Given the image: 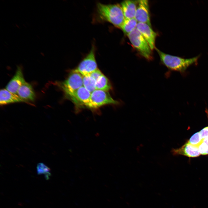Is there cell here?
Segmentation results:
<instances>
[{
    "instance_id": "1",
    "label": "cell",
    "mask_w": 208,
    "mask_h": 208,
    "mask_svg": "<svg viewBox=\"0 0 208 208\" xmlns=\"http://www.w3.org/2000/svg\"><path fill=\"white\" fill-rule=\"evenodd\" d=\"M162 64L170 70L184 73L190 66L196 64L200 55L190 58H185L165 53L155 48Z\"/></svg>"
},
{
    "instance_id": "2",
    "label": "cell",
    "mask_w": 208,
    "mask_h": 208,
    "mask_svg": "<svg viewBox=\"0 0 208 208\" xmlns=\"http://www.w3.org/2000/svg\"><path fill=\"white\" fill-rule=\"evenodd\" d=\"M97 9L101 18L120 28L125 19L120 5L99 3L97 4Z\"/></svg>"
},
{
    "instance_id": "3",
    "label": "cell",
    "mask_w": 208,
    "mask_h": 208,
    "mask_svg": "<svg viewBox=\"0 0 208 208\" xmlns=\"http://www.w3.org/2000/svg\"><path fill=\"white\" fill-rule=\"evenodd\" d=\"M127 36L134 47L142 56L149 61L153 59L152 50L147 41L136 28Z\"/></svg>"
},
{
    "instance_id": "4",
    "label": "cell",
    "mask_w": 208,
    "mask_h": 208,
    "mask_svg": "<svg viewBox=\"0 0 208 208\" xmlns=\"http://www.w3.org/2000/svg\"><path fill=\"white\" fill-rule=\"evenodd\" d=\"M57 84L66 97L83 86V75L73 70L66 79Z\"/></svg>"
},
{
    "instance_id": "5",
    "label": "cell",
    "mask_w": 208,
    "mask_h": 208,
    "mask_svg": "<svg viewBox=\"0 0 208 208\" xmlns=\"http://www.w3.org/2000/svg\"><path fill=\"white\" fill-rule=\"evenodd\" d=\"M90 108L96 109L107 105H117L119 102L114 100L108 91L95 90L91 93Z\"/></svg>"
},
{
    "instance_id": "6",
    "label": "cell",
    "mask_w": 208,
    "mask_h": 208,
    "mask_svg": "<svg viewBox=\"0 0 208 208\" xmlns=\"http://www.w3.org/2000/svg\"><path fill=\"white\" fill-rule=\"evenodd\" d=\"M95 48L92 47L90 51L74 69L83 76L88 75L98 68L95 56Z\"/></svg>"
},
{
    "instance_id": "7",
    "label": "cell",
    "mask_w": 208,
    "mask_h": 208,
    "mask_svg": "<svg viewBox=\"0 0 208 208\" xmlns=\"http://www.w3.org/2000/svg\"><path fill=\"white\" fill-rule=\"evenodd\" d=\"M91 93L82 86L66 97L77 106L90 108Z\"/></svg>"
},
{
    "instance_id": "8",
    "label": "cell",
    "mask_w": 208,
    "mask_h": 208,
    "mask_svg": "<svg viewBox=\"0 0 208 208\" xmlns=\"http://www.w3.org/2000/svg\"><path fill=\"white\" fill-rule=\"evenodd\" d=\"M149 7L148 0H138L135 18L138 23H145L151 27Z\"/></svg>"
},
{
    "instance_id": "9",
    "label": "cell",
    "mask_w": 208,
    "mask_h": 208,
    "mask_svg": "<svg viewBox=\"0 0 208 208\" xmlns=\"http://www.w3.org/2000/svg\"><path fill=\"white\" fill-rule=\"evenodd\" d=\"M136 29L139 31L148 44L151 49H155V41L157 34L147 24L138 23Z\"/></svg>"
},
{
    "instance_id": "10",
    "label": "cell",
    "mask_w": 208,
    "mask_h": 208,
    "mask_svg": "<svg viewBox=\"0 0 208 208\" xmlns=\"http://www.w3.org/2000/svg\"><path fill=\"white\" fill-rule=\"evenodd\" d=\"M25 81L21 68L18 66L14 75L7 84L5 89L13 93L17 94L18 89Z\"/></svg>"
},
{
    "instance_id": "11",
    "label": "cell",
    "mask_w": 208,
    "mask_h": 208,
    "mask_svg": "<svg viewBox=\"0 0 208 208\" xmlns=\"http://www.w3.org/2000/svg\"><path fill=\"white\" fill-rule=\"evenodd\" d=\"M17 94L25 102L34 101L36 97L32 86L25 81L18 89Z\"/></svg>"
},
{
    "instance_id": "12",
    "label": "cell",
    "mask_w": 208,
    "mask_h": 208,
    "mask_svg": "<svg viewBox=\"0 0 208 208\" xmlns=\"http://www.w3.org/2000/svg\"><path fill=\"white\" fill-rule=\"evenodd\" d=\"M173 155H180L190 157H196L200 155L198 147L187 142L181 148L172 151Z\"/></svg>"
},
{
    "instance_id": "13",
    "label": "cell",
    "mask_w": 208,
    "mask_h": 208,
    "mask_svg": "<svg viewBox=\"0 0 208 208\" xmlns=\"http://www.w3.org/2000/svg\"><path fill=\"white\" fill-rule=\"evenodd\" d=\"M138 1L127 0L120 4L125 19L135 17Z\"/></svg>"
},
{
    "instance_id": "14",
    "label": "cell",
    "mask_w": 208,
    "mask_h": 208,
    "mask_svg": "<svg viewBox=\"0 0 208 208\" xmlns=\"http://www.w3.org/2000/svg\"><path fill=\"white\" fill-rule=\"evenodd\" d=\"M20 102L24 101L17 94L10 92L6 89L0 90V104L1 105Z\"/></svg>"
},
{
    "instance_id": "15",
    "label": "cell",
    "mask_w": 208,
    "mask_h": 208,
    "mask_svg": "<svg viewBox=\"0 0 208 208\" xmlns=\"http://www.w3.org/2000/svg\"><path fill=\"white\" fill-rule=\"evenodd\" d=\"M138 23L135 18L125 19L120 29L127 35L136 28Z\"/></svg>"
},
{
    "instance_id": "16",
    "label": "cell",
    "mask_w": 208,
    "mask_h": 208,
    "mask_svg": "<svg viewBox=\"0 0 208 208\" xmlns=\"http://www.w3.org/2000/svg\"><path fill=\"white\" fill-rule=\"evenodd\" d=\"M96 90H99L108 92L112 89V86L108 78L103 74L97 81Z\"/></svg>"
},
{
    "instance_id": "17",
    "label": "cell",
    "mask_w": 208,
    "mask_h": 208,
    "mask_svg": "<svg viewBox=\"0 0 208 208\" xmlns=\"http://www.w3.org/2000/svg\"><path fill=\"white\" fill-rule=\"evenodd\" d=\"M96 82L89 75L83 76V86L91 93L96 90Z\"/></svg>"
},
{
    "instance_id": "18",
    "label": "cell",
    "mask_w": 208,
    "mask_h": 208,
    "mask_svg": "<svg viewBox=\"0 0 208 208\" xmlns=\"http://www.w3.org/2000/svg\"><path fill=\"white\" fill-rule=\"evenodd\" d=\"M50 169L43 163L38 164L37 166V173L38 174H44L46 179H48L51 175Z\"/></svg>"
},
{
    "instance_id": "19",
    "label": "cell",
    "mask_w": 208,
    "mask_h": 208,
    "mask_svg": "<svg viewBox=\"0 0 208 208\" xmlns=\"http://www.w3.org/2000/svg\"><path fill=\"white\" fill-rule=\"evenodd\" d=\"M203 141V139L202 138L199 132H198L192 135L187 142L198 147Z\"/></svg>"
},
{
    "instance_id": "20",
    "label": "cell",
    "mask_w": 208,
    "mask_h": 208,
    "mask_svg": "<svg viewBox=\"0 0 208 208\" xmlns=\"http://www.w3.org/2000/svg\"><path fill=\"white\" fill-rule=\"evenodd\" d=\"M198 148L200 154L208 155V145L203 141L198 147Z\"/></svg>"
},
{
    "instance_id": "21",
    "label": "cell",
    "mask_w": 208,
    "mask_h": 208,
    "mask_svg": "<svg viewBox=\"0 0 208 208\" xmlns=\"http://www.w3.org/2000/svg\"><path fill=\"white\" fill-rule=\"evenodd\" d=\"M103 74L99 69L98 68L89 75L94 79L96 81Z\"/></svg>"
},
{
    "instance_id": "22",
    "label": "cell",
    "mask_w": 208,
    "mask_h": 208,
    "mask_svg": "<svg viewBox=\"0 0 208 208\" xmlns=\"http://www.w3.org/2000/svg\"><path fill=\"white\" fill-rule=\"evenodd\" d=\"M199 132L203 139L208 138V126L202 129Z\"/></svg>"
},
{
    "instance_id": "23",
    "label": "cell",
    "mask_w": 208,
    "mask_h": 208,
    "mask_svg": "<svg viewBox=\"0 0 208 208\" xmlns=\"http://www.w3.org/2000/svg\"><path fill=\"white\" fill-rule=\"evenodd\" d=\"M203 142L208 145V138L203 139Z\"/></svg>"
},
{
    "instance_id": "24",
    "label": "cell",
    "mask_w": 208,
    "mask_h": 208,
    "mask_svg": "<svg viewBox=\"0 0 208 208\" xmlns=\"http://www.w3.org/2000/svg\"><path fill=\"white\" fill-rule=\"evenodd\" d=\"M205 112L207 114V115L208 116V109H206L205 110Z\"/></svg>"
}]
</instances>
